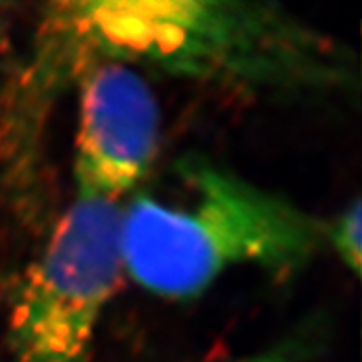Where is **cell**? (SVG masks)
Listing matches in <instances>:
<instances>
[{"mask_svg": "<svg viewBox=\"0 0 362 362\" xmlns=\"http://www.w3.org/2000/svg\"><path fill=\"white\" fill-rule=\"evenodd\" d=\"M78 52L255 95L348 90L355 59L333 37L272 2L63 0L54 2Z\"/></svg>", "mask_w": 362, "mask_h": 362, "instance_id": "1", "label": "cell"}, {"mask_svg": "<svg viewBox=\"0 0 362 362\" xmlns=\"http://www.w3.org/2000/svg\"><path fill=\"white\" fill-rule=\"evenodd\" d=\"M183 204L137 196L122 205L124 274L152 294L185 300L235 267L288 276L325 250V222L204 156L177 163Z\"/></svg>", "mask_w": 362, "mask_h": 362, "instance_id": "2", "label": "cell"}, {"mask_svg": "<svg viewBox=\"0 0 362 362\" xmlns=\"http://www.w3.org/2000/svg\"><path fill=\"white\" fill-rule=\"evenodd\" d=\"M122 204L78 194L13 294L15 362H90L100 320L124 276Z\"/></svg>", "mask_w": 362, "mask_h": 362, "instance_id": "3", "label": "cell"}, {"mask_svg": "<svg viewBox=\"0 0 362 362\" xmlns=\"http://www.w3.org/2000/svg\"><path fill=\"white\" fill-rule=\"evenodd\" d=\"M78 89L76 192L120 202L146 177L158 156V100L146 80L120 62L93 65Z\"/></svg>", "mask_w": 362, "mask_h": 362, "instance_id": "4", "label": "cell"}, {"mask_svg": "<svg viewBox=\"0 0 362 362\" xmlns=\"http://www.w3.org/2000/svg\"><path fill=\"white\" fill-rule=\"evenodd\" d=\"M362 205L355 200L331 222H325V248H331L355 276L361 272Z\"/></svg>", "mask_w": 362, "mask_h": 362, "instance_id": "5", "label": "cell"}, {"mask_svg": "<svg viewBox=\"0 0 362 362\" xmlns=\"http://www.w3.org/2000/svg\"><path fill=\"white\" fill-rule=\"evenodd\" d=\"M320 340L322 339L316 327L300 329L281 342L272 344L270 348L237 362H315L318 357Z\"/></svg>", "mask_w": 362, "mask_h": 362, "instance_id": "6", "label": "cell"}]
</instances>
